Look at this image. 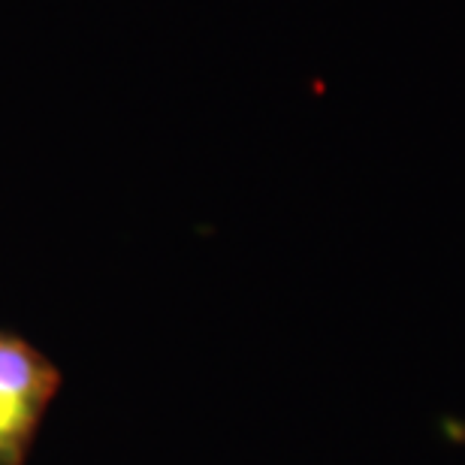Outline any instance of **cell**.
Instances as JSON below:
<instances>
[{
    "mask_svg": "<svg viewBox=\"0 0 465 465\" xmlns=\"http://www.w3.org/2000/svg\"><path fill=\"white\" fill-rule=\"evenodd\" d=\"M58 381V369L34 345L0 332V465H25Z\"/></svg>",
    "mask_w": 465,
    "mask_h": 465,
    "instance_id": "6da1fadb",
    "label": "cell"
}]
</instances>
